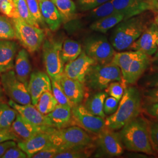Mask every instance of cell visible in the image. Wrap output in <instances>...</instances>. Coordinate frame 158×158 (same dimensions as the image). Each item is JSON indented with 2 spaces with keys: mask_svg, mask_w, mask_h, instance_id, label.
<instances>
[{
  "mask_svg": "<svg viewBox=\"0 0 158 158\" xmlns=\"http://www.w3.org/2000/svg\"><path fill=\"white\" fill-rule=\"evenodd\" d=\"M143 110L148 115L158 120V102L145 104Z\"/></svg>",
  "mask_w": 158,
  "mask_h": 158,
  "instance_id": "cell-47",
  "label": "cell"
},
{
  "mask_svg": "<svg viewBox=\"0 0 158 158\" xmlns=\"http://www.w3.org/2000/svg\"><path fill=\"white\" fill-rule=\"evenodd\" d=\"M82 52L81 46L78 42L74 40H66L62 44L61 56L64 63L76 59Z\"/></svg>",
  "mask_w": 158,
  "mask_h": 158,
  "instance_id": "cell-28",
  "label": "cell"
},
{
  "mask_svg": "<svg viewBox=\"0 0 158 158\" xmlns=\"http://www.w3.org/2000/svg\"><path fill=\"white\" fill-rule=\"evenodd\" d=\"M72 115L76 124L91 133L98 134L106 127L104 118L91 114L83 105L72 108Z\"/></svg>",
  "mask_w": 158,
  "mask_h": 158,
  "instance_id": "cell-10",
  "label": "cell"
},
{
  "mask_svg": "<svg viewBox=\"0 0 158 158\" xmlns=\"http://www.w3.org/2000/svg\"><path fill=\"white\" fill-rule=\"evenodd\" d=\"M27 87L32 104L35 106L43 93L46 91L52 92L51 78L44 72L40 71L33 72L31 74Z\"/></svg>",
  "mask_w": 158,
  "mask_h": 158,
  "instance_id": "cell-15",
  "label": "cell"
},
{
  "mask_svg": "<svg viewBox=\"0 0 158 158\" xmlns=\"http://www.w3.org/2000/svg\"><path fill=\"white\" fill-rule=\"evenodd\" d=\"M0 78L4 92L11 100L22 105L32 103L27 86L18 79L13 70L1 74Z\"/></svg>",
  "mask_w": 158,
  "mask_h": 158,
  "instance_id": "cell-8",
  "label": "cell"
},
{
  "mask_svg": "<svg viewBox=\"0 0 158 158\" xmlns=\"http://www.w3.org/2000/svg\"><path fill=\"white\" fill-rule=\"evenodd\" d=\"M57 102L51 91H46L40 97L35 107L44 115L52 112L57 105Z\"/></svg>",
  "mask_w": 158,
  "mask_h": 158,
  "instance_id": "cell-31",
  "label": "cell"
},
{
  "mask_svg": "<svg viewBox=\"0 0 158 158\" xmlns=\"http://www.w3.org/2000/svg\"><path fill=\"white\" fill-rule=\"evenodd\" d=\"M59 81L66 96L74 106L80 104L85 97V84L78 80L70 79L64 74Z\"/></svg>",
  "mask_w": 158,
  "mask_h": 158,
  "instance_id": "cell-18",
  "label": "cell"
},
{
  "mask_svg": "<svg viewBox=\"0 0 158 158\" xmlns=\"http://www.w3.org/2000/svg\"><path fill=\"white\" fill-rule=\"evenodd\" d=\"M111 0H77L76 6L81 11H90Z\"/></svg>",
  "mask_w": 158,
  "mask_h": 158,
  "instance_id": "cell-40",
  "label": "cell"
},
{
  "mask_svg": "<svg viewBox=\"0 0 158 158\" xmlns=\"http://www.w3.org/2000/svg\"><path fill=\"white\" fill-rule=\"evenodd\" d=\"M17 145L15 141H12V140L6 141L0 143V158L2 156V155L9 148L12 147H15Z\"/></svg>",
  "mask_w": 158,
  "mask_h": 158,
  "instance_id": "cell-49",
  "label": "cell"
},
{
  "mask_svg": "<svg viewBox=\"0 0 158 158\" xmlns=\"http://www.w3.org/2000/svg\"><path fill=\"white\" fill-rule=\"evenodd\" d=\"M2 158H26L27 155L17 145L9 148L1 157Z\"/></svg>",
  "mask_w": 158,
  "mask_h": 158,
  "instance_id": "cell-44",
  "label": "cell"
},
{
  "mask_svg": "<svg viewBox=\"0 0 158 158\" xmlns=\"http://www.w3.org/2000/svg\"><path fill=\"white\" fill-rule=\"evenodd\" d=\"M49 127H46L28 139L19 142L17 143V146L27 155L28 158H32L35 153L50 144Z\"/></svg>",
  "mask_w": 158,
  "mask_h": 158,
  "instance_id": "cell-16",
  "label": "cell"
},
{
  "mask_svg": "<svg viewBox=\"0 0 158 158\" xmlns=\"http://www.w3.org/2000/svg\"><path fill=\"white\" fill-rule=\"evenodd\" d=\"M17 141V136L12 130L11 127L0 129V143L6 141Z\"/></svg>",
  "mask_w": 158,
  "mask_h": 158,
  "instance_id": "cell-46",
  "label": "cell"
},
{
  "mask_svg": "<svg viewBox=\"0 0 158 158\" xmlns=\"http://www.w3.org/2000/svg\"><path fill=\"white\" fill-rule=\"evenodd\" d=\"M51 79L52 83V93L59 104L63 106H68L73 107V104L69 100L68 97L66 96L59 80Z\"/></svg>",
  "mask_w": 158,
  "mask_h": 158,
  "instance_id": "cell-34",
  "label": "cell"
},
{
  "mask_svg": "<svg viewBox=\"0 0 158 158\" xmlns=\"http://www.w3.org/2000/svg\"><path fill=\"white\" fill-rule=\"evenodd\" d=\"M90 11V16L91 18L95 19L96 21L104 17L121 14L114 8L111 1L106 2Z\"/></svg>",
  "mask_w": 158,
  "mask_h": 158,
  "instance_id": "cell-33",
  "label": "cell"
},
{
  "mask_svg": "<svg viewBox=\"0 0 158 158\" xmlns=\"http://www.w3.org/2000/svg\"><path fill=\"white\" fill-rule=\"evenodd\" d=\"M155 23L156 24L158 28V15L155 17Z\"/></svg>",
  "mask_w": 158,
  "mask_h": 158,
  "instance_id": "cell-52",
  "label": "cell"
},
{
  "mask_svg": "<svg viewBox=\"0 0 158 158\" xmlns=\"http://www.w3.org/2000/svg\"><path fill=\"white\" fill-rule=\"evenodd\" d=\"M60 151L52 145L49 144L47 147L35 153L32 157L33 158H55L58 153Z\"/></svg>",
  "mask_w": 158,
  "mask_h": 158,
  "instance_id": "cell-42",
  "label": "cell"
},
{
  "mask_svg": "<svg viewBox=\"0 0 158 158\" xmlns=\"http://www.w3.org/2000/svg\"><path fill=\"white\" fill-rule=\"evenodd\" d=\"M143 81L148 88H158V72L148 75Z\"/></svg>",
  "mask_w": 158,
  "mask_h": 158,
  "instance_id": "cell-48",
  "label": "cell"
},
{
  "mask_svg": "<svg viewBox=\"0 0 158 158\" xmlns=\"http://www.w3.org/2000/svg\"><path fill=\"white\" fill-rule=\"evenodd\" d=\"M0 12L11 19L19 17L12 0H0Z\"/></svg>",
  "mask_w": 158,
  "mask_h": 158,
  "instance_id": "cell-39",
  "label": "cell"
},
{
  "mask_svg": "<svg viewBox=\"0 0 158 158\" xmlns=\"http://www.w3.org/2000/svg\"><path fill=\"white\" fill-rule=\"evenodd\" d=\"M118 81L127 85L119 67L110 63L102 64L96 63L91 65L85 75V86L93 90H105L109 84Z\"/></svg>",
  "mask_w": 158,
  "mask_h": 158,
  "instance_id": "cell-5",
  "label": "cell"
},
{
  "mask_svg": "<svg viewBox=\"0 0 158 158\" xmlns=\"http://www.w3.org/2000/svg\"><path fill=\"white\" fill-rule=\"evenodd\" d=\"M15 39L16 35L12 21L6 15H0V40Z\"/></svg>",
  "mask_w": 158,
  "mask_h": 158,
  "instance_id": "cell-32",
  "label": "cell"
},
{
  "mask_svg": "<svg viewBox=\"0 0 158 158\" xmlns=\"http://www.w3.org/2000/svg\"><path fill=\"white\" fill-rule=\"evenodd\" d=\"M143 97L145 104L158 102V88H148L144 91Z\"/></svg>",
  "mask_w": 158,
  "mask_h": 158,
  "instance_id": "cell-45",
  "label": "cell"
},
{
  "mask_svg": "<svg viewBox=\"0 0 158 158\" xmlns=\"http://www.w3.org/2000/svg\"><path fill=\"white\" fill-rule=\"evenodd\" d=\"M97 143L100 152L110 157L118 156L124 152V145L119 133L106 127L97 134Z\"/></svg>",
  "mask_w": 158,
  "mask_h": 158,
  "instance_id": "cell-11",
  "label": "cell"
},
{
  "mask_svg": "<svg viewBox=\"0 0 158 158\" xmlns=\"http://www.w3.org/2000/svg\"><path fill=\"white\" fill-rule=\"evenodd\" d=\"M142 102L141 93L136 87H127L116 111L105 120L106 127L114 131L121 129L125 125L139 115Z\"/></svg>",
  "mask_w": 158,
  "mask_h": 158,
  "instance_id": "cell-1",
  "label": "cell"
},
{
  "mask_svg": "<svg viewBox=\"0 0 158 158\" xmlns=\"http://www.w3.org/2000/svg\"><path fill=\"white\" fill-rule=\"evenodd\" d=\"M92 147L72 148L63 150L58 153L55 158H87L91 155L90 148Z\"/></svg>",
  "mask_w": 158,
  "mask_h": 158,
  "instance_id": "cell-35",
  "label": "cell"
},
{
  "mask_svg": "<svg viewBox=\"0 0 158 158\" xmlns=\"http://www.w3.org/2000/svg\"><path fill=\"white\" fill-rule=\"evenodd\" d=\"M31 16L39 25H44V21L42 16L38 0H26Z\"/></svg>",
  "mask_w": 158,
  "mask_h": 158,
  "instance_id": "cell-38",
  "label": "cell"
},
{
  "mask_svg": "<svg viewBox=\"0 0 158 158\" xmlns=\"http://www.w3.org/2000/svg\"><path fill=\"white\" fill-rule=\"evenodd\" d=\"M124 19V15L122 14L104 17L95 21L91 25L90 28L96 32L106 34L108 31L115 27Z\"/></svg>",
  "mask_w": 158,
  "mask_h": 158,
  "instance_id": "cell-27",
  "label": "cell"
},
{
  "mask_svg": "<svg viewBox=\"0 0 158 158\" xmlns=\"http://www.w3.org/2000/svg\"><path fill=\"white\" fill-rule=\"evenodd\" d=\"M141 52L138 51L118 52L114 54L111 63L117 66L121 70L123 79H125L130 65L133 60L139 56ZM126 82V81H125Z\"/></svg>",
  "mask_w": 158,
  "mask_h": 158,
  "instance_id": "cell-25",
  "label": "cell"
},
{
  "mask_svg": "<svg viewBox=\"0 0 158 158\" xmlns=\"http://www.w3.org/2000/svg\"><path fill=\"white\" fill-rule=\"evenodd\" d=\"M119 135L127 150L147 155L154 154L150 141L149 123L143 117L138 115L125 125Z\"/></svg>",
  "mask_w": 158,
  "mask_h": 158,
  "instance_id": "cell-2",
  "label": "cell"
},
{
  "mask_svg": "<svg viewBox=\"0 0 158 158\" xmlns=\"http://www.w3.org/2000/svg\"><path fill=\"white\" fill-rule=\"evenodd\" d=\"M39 3L44 22L52 31H56L63 23L62 17L56 6L52 0L41 1Z\"/></svg>",
  "mask_w": 158,
  "mask_h": 158,
  "instance_id": "cell-19",
  "label": "cell"
},
{
  "mask_svg": "<svg viewBox=\"0 0 158 158\" xmlns=\"http://www.w3.org/2000/svg\"><path fill=\"white\" fill-rule=\"evenodd\" d=\"M155 54V56L151 60V64H152L153 69L158 72V51H156Z\"/></svg>",
  "mask_w": 158,
  "mask_h": 158,
  "instance_id": "cell-50",
  "label": "cell"
},
{
  "mask_svg": "<svg viewBox=\"0 0 158 158\" xmlns=\"http://www.w3.org/2000/svg\"><path fill=\"white\" fill-rule=\"evenodd\" d=\"M56 6L64 23L70 22L76 16V4L72 0H52Z\"/></svg>",
  "mask_w": 158,
  "mask_h": 158,
  "instance_id": "cell-29",
  "label": "cell"
},
{
  "mask_svg": "<svg viewBox=\"0 0 158 158\" xmlns=\"http://www.w3.org/2000/svg\"><path fill=\"white\" fill-rule=\"evenodd\" d=\"M85 52L96 63L102 64L110 63L115 53L106 37L100 35L91 36L85 40Z\"/></svg>",
  "mask_w": 158,
  "mask_h": 158,
  "instance_id": "cell-9",
  "label": "cell"
},
{
  "mask_svg": "<svg viewBox=\"0 0 158 158\" xmlns=\"http://www.w3.org/2000/svg\"><path fill=\"white\" fill-rule=\"evenodd\" d=\"M45 128L40 127L29 123L19 114L11 125L13 132L23 141L28 139Z\"/></svg>",
  "mask_w": 158,
  "mask_h": 158,
  "instance_id": "cell-24",
  "label": "cell"
},
{
  "mask_svg": "<svg viewBox=\"0 0 158 158\" xmlns=\"http://www.w3.org/2000/svg\"><path fill=\"white\" fill-rule=\"evenodd\" d=\"M158 28L154 23L149 24L141 35L130 47L132 51H140L149 56L154 55L158 51Z\"/></svg>",
  "mask_w": 158,
  "mask_h": 158,
  "instance_id": "cell-13",
  "label": "cell"
},
{
  "mask_svg": "<svg viewBox=\"0 0 158 158\" xmlns=\"http://www.w3.org/2000/svg\"><path fill=\"white\" fill-rule=\"evenodd\" d=\"M3 97H4V90L2 87L0 85V102L2 101Z\"/></svg>",
  "mask_w": 158,
  "mask_h": 158,
  "instance_id": "cell-51",
  "label": "cell"
},
{
  "mask_svg": "<svg viewBox=\"0 0 158 158\" xmlns=\"http://www.w3.org/2000/svg\"><path fill=\"white\" fill-rule=\"evenodd\" d=\"M18 113L17 110L3 102H0V129L11 127Z\"/></svg>",
  "mask_w": 158,
  "mask_h": 158,
  "instance_id": "cell-30",
  "label": "cell"
},
{
  "mask_svg": "<svg viewBox=\"0 0 158 158\" xmlns=\"http://www.w3.org/2000/svg\"><path fill=\"white\" fill-rule=\"evenodd\" d=\"M16 38L23 47L30 53L38 51L45 39L43 29L32 25L20 17L12 19Z\"/></svg>",
  "mask_w": 158,
  "mask_h": 158,
  "instance_id": "cell-6",
  "label": "cell"
},
{
  "mask_svg": "<svg viewBox=\"0 0 158 158\" xmlns=\"http://www.w3.org/2000/svg\"><path fill=\"white\" fill-rule=\"evenodd\" d=\"M9 105L17 110L18 114L23 118L27 120L29 123L40 127H50L45 115L42 114L33 104L22 105L17 102L10 100Z\"/></svg>",
  "mask_w": 158,
  "mask_h": 158,
  "instance_id": "cell-17",
  "label": "cell"
},
{
  "mask_svg": "<svg viewBox=\"0 0 158 158\" xmlns=\"http://www.w3.org/2000/svg\"><path fill=\"white\" fill-rule=\"evenodd\" d=\"M62 42L49 39L43 43L42 56L46 72L52 79L60 80L63 74L64 63L61 56Z\"/></svg>",
  "mask_w": 158,
  "mask_h": 158,
  "instance_id": "cell-7",
  "label": "cell"
},
{
  "mask_svg": "<svg viewBox=\"0 0 158 158\" xmlns=\"http://www.w3.org/2000/svg\"><path fill=\"white\" fill-rule=\"evenodd\" d=\"M15 73L18 79L28 87L32 67L28 51L23 49L19 51L14 63Z\"/></svg>",
  "mask_w": 158,
  "mask_h": 158,
  "instance_id": "cell-23",
  "label": "cell"
},
{
  "mask_svg": "<svg viewBox=\"0 0 158 158\" xmlns=\"http://www.w3.org/2000/svg\"><path fill=\"white\" fill-rule=\"evenodd\" d=\"M45 116L51 127L58 129L66 127L72 118V107L57 104L55 108Z\"/></svg>",
  "mask_w": 158,
  "mask_h": 158,
  "instance_id": "cell-22",
  "label": "cell"
},
{
  "mask_svg": "<svg viewBox=\"0 0 158 158\" xmlns=\"http://www.w3.org/2000/svg\"><path fill=\"white\" fill-rule=\"evenodd\" d=\"M127 87L125 84L122 82L115 81L109 84L105 89V92L119 102L124 94V90Z\"/></svg>",
  "mask_w": 158,
  "mask_h": 158,
  "instance_id": "cell-37",
  "label": "cell"
},
{
  "mask_svg": "<svg viewBox=\"0 0 158 158\" xmlns=\"http://www.w3.org/2000/svg\"><path fill=\"white\" fill-rule=\"evenodd\" d=\"M17 51L15 42L11 40H0V75L13 68Z\"/></svg>",
  "mask_w": 158,
  "mask_h": 158,
  "instance_id": "cell-21",
  "label": "cell"
},
{
  "mask_svg": "<svg viewBox=\"0 0 158 158\" xmlns=\"http://www.w3.org/2000/svg\"><path fill=\"white\" fill-rule=\"evenodd\" d=\"M50 144L60 151L72 148L93 147V140L83 128L77 126L55 128L49 127Z\"/></svg>",
  "mask_w": 158,
  "mask_h": 158,
  "instance_id": "cell-4",
  "label": "cell"
},
{
  "mask_svg": "<svg viewBox=\"0 0 158 158\" xmlns=\"http://www.w3.org/2000/svg\"><path fill=\"white\" fill-rule=\"evenodd\" d=\"M149 123V131L151 143L153 151L158 153V120Z\"/></svg>",
  "mask_w": 158,
  "mask_h": 158,
  "instance_id": "cell-41",
  "label": "cell"
},
{
  "mask_svg": "<svg viewBox=\"0 0 158 158\" xmlns=\"http://www.w3.org/2000/svg\"><path fill=\"white\" fill-rule=\"evenodd\" d=\"M148 25L145 18L139 15L123 19L115 26L110 37V43L117 51L128 49Z\"/></svg>",
  "mask_w": 158,
  "mask_h": 158,
  "instance_id": "cell-3",
  "label": "cell"
},
{
  "mask_svg": "<svg viewBox=\"0 0 158 158\" xmlns=\"http://www.w3.org/2000/svg\"><path fill=\"white\" fill-rule=\"evenodd\" d=\"M44 1V0H38V1L40 2V1Z\"/></svg>",
  "mask_w": 158,
  "mask_h": 158,
  "instance_id": "cell-55",
  "label": "cell"
},
{
  "mask_svg": "<svg viewBox=\"0 0 158 158\" xmlns=\"http://www.w3.org/2000/svg\"><path fill=\"white\" fill-rule=\"evenodd\" d=\"M157 9L158 10V0H157Z\"/></svg>",
  "mask_w": 158,
  "mask_h": 158,
  "instance_id": "cell-53",
  "label": "cell"
},
{
  "mask_svg": "<svg viewBox=\"0 0 158 158\" xmlns=\"http://www.w3.org/2000/svg\"><path fill=\"white\" fill-rule=\"evenodd\" d=\"M151 60L150 56L141 52L140 55L135 59L130 65L125 79L127 84H135L150 66Z\"/></svg>",
  "mask_w": 158,
  "mask_h": 158,
  "instance_id": "cell-20",
  "label": "cell"
},
{
  "mask_svg": "<svg viewBox=\"0 0 158 158\" xmlns=\"http://www.w3.org/2000/svg\"><path fill=\"white\" fill-rule=\"evenodd\" d=\"M96 62L83 52L76 59L66 64L63 74L70 79L78 80L84 83L85 77L89 68Z\"/></svg>",
  "mask_w": 158,
  "mask_h": 158,
  "instance_id": "cell-14",
  "label": "cell"
},
{
  "mask_svg": "<svg viewBox=\"0 0 158 158\" xmlns=\"http://www.w3.org/2000/svg\"><path fill=\"white\" fill-rule=\"evenodd\" d=\"M114 8L124 15V19L141 15L142 13L156 10L157 0H111Z\"/></svg>",
  "mask_w": 158,
  "mask_h": 158,
  "instance_id": "cell-12",
  "label": "cell"
},
{
  "mask_svg": "<svg viewBox=\"0 0 158 158\" xmlns=\"http://www.w3.org/2000/svg\"><path fill=\"white\" fill-rule=\"evenodd\" d=\"M107 94L106 92L100 91L90 97L85 102V108L91 114L99 116L103 118H106L104 112V103Z\"/></svg>",
  "mask_w": 158,
  "mask_h": 158,
  "instance_id": "cell-26",
  "label": "cell"
},
{
  "mask_svg": "<svg viewBox=\"0 0 158 158\" xmlns=\"http://www.w3.org/2000/svg\"><path fill=\"white\" fill-rule=\"evenodd\" d=\"M156 44H157V46H158V40H157V41H156Z\"/></svg>",
  "mask_w": 158,
  "mask_h": 158,
  "instance_id": "cell-54",
  "label": "cell"
},
{
  "mask_svg": "<svg viewBox=\"0 0 158 158\" xmlns=\"http://www.w3.org/2000/svg\"><path fill=\"white\" fill-rule=\"evenodd\" d=\"M12 1L19 17L32 25L40 27V25L31 16L26 0H12Z\"/></svg>",
  "mask_w": 158,
  "mask_h": 158,
  "instance_id": "cell-36",
  "label": "cell"
},
{
  "mask_svg": "<svg viewBox=\"0 0 158 158\" xmlns=\"http://www.w3.org/2000/svg\"><path fill=\"white\" fill-rule=\"evenodd\" d=\"M119 101L113 97L106 98L104 103V112L106 115H111L115 113L118 107Z\"/></svg>",
  "mask_w": 158,
  "mask_h": 158,
  "instance_id": "cell-43",
  "label": "cell"
}]
</instances>
